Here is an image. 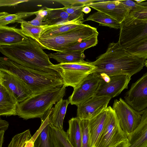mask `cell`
Returning a JSON list of instances; mask_svg holds the SVG:
<instances>
[{
	"label": "cell",
	"mask_w": 147,
	"mask_h": 147,
	"mask_svg": "<svg viewBox=\"0 0 147 147\" xmlns=\"http://www.w3.org/2000/svg\"><path fill=\"white\" fill-rule=\"evenodd\" d=\"M89 120H80V126L82 135V147H90Z\"/></svg>",
	"instance_id": "34"
},
{
	"label": "cell",
	"mask_w": 147,
	"mask_h": 147,
	"mask_svg": "<svg viewBox=\"0 0 147 147\" xmlns=\"http://www.w3.org/2000/svg\"><path fill=\"white\" fill-rule=\"evenodd\" d=\"M108 107L94 118L89 120L90 147H96L104 129L108 116Z\"/></svg>",
	"instance_id": "18"
},
{
	"label": "cell",
	"mask_w": 147,
	"mask_h": 147,
	"mask_svg": "<svg viewBox=\"0 0 147 147\" xmlns=\"http://www.w3.org/2000/svg\"><path fill=\"white\" fill-rule=\"evenodd\" d=\"M69 102L68 100L61 99L49 110V124L61 129H63V121Z\"/></svg>",
	"instance_id": "20"
},
{
	"label": "cell",
	"mask_w": 147,
	"mask_h": 147,
	"mask_svg": "<svg viewBox=\"0 0 147 147\" xmlns=\"http://www.w3.org/2000/svg\"><path fill=\"white\" fill-rule=\"evenodd\" d=\"M118 119L120 126L127 135L133 132L139 126L142 115L121 98L114 100L112 107Z\"/></svg>",
	"instance_id": "9"
},
{
	"label": "cell",
	"mask_w": 147,
	"mask_h": 147,
	"mask_svg": "<svg viewBox=\"0 0 147 147\" xmlns=\"http://www.w3.org/2000/svg\"><path fill=\"white\" fill-rule=\"evenodd\" d=\"M48 67L57 71L62 78L63 85L75 88L87 76L92 73L95 67L90 62L53 64Z\"/></svg>",
	"instance_id": "7"
},
{
	"label": "cell",
	"mask_w": 147,
	"mask_h": 147,
	"mask_svg": "<svg viewBox=\"0 0 147 147\" xmlns=\"http://www.w3.org/2000/svg\"><path fill=\"white\" fill-rule=\"evenodd\" d=\"M90 8L87 6H85L82 8V11L86 14H88L91 11Z\"/></svg>",
	"instance_id": "42"
},
{
	"label": "cell",
	"mask_w": 147,
	"mask_h": 147,
	"mask_svg": "<svg viewBox=\"0 0 147 147\" xmlns=\"http://www.w3.org/2000/svg\"><path fill=\"white\" fill-rule=\"evenodd\" d=\"M130 145L127 139L120 142L113 147H128Z\"/></svg>",
	"instance_id": "40"
},
{
	"label": "cell",
	"mask_w": 147,
	"mask_h": 147,
	"mask_svg": "<svg viewBox=\"0 0 147 147\" xmlns=\"http://www.w3.org/2000/svg\"><path fill=\"white\" fill-rule=\"evenodd\" d=\"M144 60L128 53L117 42L109 44L106 52L93 62V74L102 79L111 76L128 75L131 76L143 69Z\"/></svg>",
	"instance_id": "1"
},
{
	"label": "cell",
	"mask_w": 147,
	"mask_h": 147,
	"mask_svg": "<svg viewBox=\"0 0 147 147\" xmlns=\"http://www.w3.org/2000/svg\"><path fill=\"white\" fill-rule=\"evenodd\" d=\"M28 37L22 33L20 29L7 26H0V45L16 44Z\"/></svg>",
	"instance_id": "21"
},
{
	"label": "cell",
	"mask_w": 147,
	"mask_h": 147,
	"mask_svg": "<svg viewBox=\"0 0 147 147\" xmlns=\"http://www.w3.org/2000/svg\"><path fill=\"white\" fill-rule=\"evenodd\" d=\"M146 0H135L134 1L137 3H138L144 1Z\"/></svg>",
	"instance_id": "45"
},
{
	"label": "cell",
	"mask_w": 147,
	"mask_h": 147,
	"mask_svg": "<svg viewBox=\"0 0 147 147\" xmlns=\"http://www.w3.org/2000/svg\"><path fill=\"white\" fill-rule=\"evenodd\" d=\"M124 98L125 101L138 111L147 108V72L132 84Z\"/></svg>",
	"instance_id": "11"
},
{
	"label": "cell",
	"mask_w": 147,
	"mask_h": 147,
	"mask_svg": "<svg viewBox=\"0 0 147 147\" xmlns=\"http://www.w3.org/2000/svg\"><path fill=\"white\" fill-rule=\"evenodd\" d=\"M49 133L54 147H73L68 140L67 132L63 129L49 124Z\"/></svg>",
	"instance_id": "26"
},
{
	"label": "cell",
	"mask_w": 147,
	"mask_h": 147,
	"mask_svg": "<svg viewBox=\"0 0 147 147\" xmlns=\"http://www.w3.org/2000/svg\"><path fill=\"white\" fill-rule=\"evenodd\" d=\"M130 53L143 59H147V38L135 43L126 50Z\"/></svg>",
	"instance_id": "31"
},
{
	"label": "cell",
	"mask_w": 147,
	"mask_h": 147,
	"mask_svg": "<svg viewBox=\"0 0 147 147\" xmlns=\"http://www.w3.org/2000/svg\"><path fill=\"white\" fill-rule=\"evenodd\" d=\"M9 124L8 122L5 120L0 119V129L6 130L8 128Z\"/></svg>",
	"instance_id": "39"
},
{
	"label": "cell",
	"mask_w": 147,
	"mask_h": 147,
	"mask_svg": "<svg viewBox=\"0 0 147 147\" xmlns=\"http://www.w3.org/2000/svg\"><path fill=\"white\" fill-rule=\"evenodd\" d=\"M84 51H70L57 52L47 54L49 57L60 63H77L83 62L85 56Z\"/></svg>",
	"instance_id": "22"
},
{
	"label": "cell",
	"mask_w": 147,
	"mask_h": 147,
	"mask_svg": "<svg viewBox=\"0 0 147 147\" xmlns=\"http://www.w3.org/2000/svg\"><path fill=\"white\" fill-rule=\"evenodd\" d=\"M25 147H34L33 142L32 141L30 140L27 142Z\"/></svg>",
	"instance_id": "44"
},
{
	"label": "cell",
	"mask_w": 147,
	"mask_h": 147,
	"mask_svg": "<svg viewBox=\"0 0 147 147\" xmlns=\"http://www.w3.org/2000/svg\"><path fill=\"white\" fill-rule=\"evenodd\" d=\"M5 130L0 129V147H2L3 143L4 135Z\"/></svg>",
	"instance_id": "41"
},
{
	"label": "cell",
	"mask_w": 147,
	"mask_h": 147,
	"mask_svg": "<svg viewBox=\"0 0 147 147\" xmlns=\"http://www.w3.org/2000/svg\"><path fill=\"white\" fill-rule=\"evenodd\" d=\"M108 108L106 125L96 147H113L127 139V134L121 128L115 111L110 106Z\"/></svg>",
	"instance_id": "8"
},
{
	"label": "cell",
	"mask_w": 147,
	"mask_h": 147,
	"mask_svg": "<svg viewBox=\"0 0 147 147\" xmlns=\"http://www.w3.org/2000/svg\"><path fill=\"white\" fill-rule=\"evenodd\" d=\"M38 10L36 11L28 12H21L14 14H10L6 12L0 13V26H6L7 25L17 22L20 20L36 15Z\"/></svg>",
	"instance_id": "28"
},
{
	"label": "cell",
	"mask_w": 147,
	"mask_h": 147,
	"mask_svg": "<svg viewBox=\"0 0 147 147\" xmlns=\"http://www.w3.org/2000/svg\"><path fill=\"white\" fill-rule=\"evenodd\" d=\"M0 51L5 57L23 66L60 75L48 67L53 64L38 42L31 38L15 44L0 45Z\"/></svg>",
	"instance_id": "2"
},
{
	"label": "cell",
	"mask_w": 147,
	"mask_h": 147,
	"mask_svg": "<svg viewBox=\"0 0 147 147\" xmlns=\"http://www.w3.org/2000/svg\"><path fill=\"white\" fill-rule=\"evenodd\" d=\"M27 0H0V6H14L18 4L25 2L29 1Z\"/></svg>",
	"instance_id": "37"
},
{
	"label": "cell",
	"mask_w": 147,
	"mask_h": 147,
	"mask_svg": "<svg viewBox=\"0 0 147 147\" xmlns=\"http://www.w3.org/2000/svg\"><path fill=\"white\" fill-rule=\"evenodd\" d=\"M111 98L108 96H94L77 106V117L90 120L107 107Z\"/></svg>",
	"instance_id": "13"
},
{
	"label": "cell",
	"mask_w": 147,
	"mask_h": 147,
	"mask_svg": "<svg viewBox=\"0 0 147 147\" xmlns=\"http://www.w3.org/2000/svg\"><path fill=\"white\" fill-rule=\"evenodd\" d=\"M38 13L36 15V16L34 19L31 21H26L27 23L37 27L48 26L45 22H43L44 18L38 14Z\"/></svg>",
	"instance_id": "36"
},
{
	"label": "cell",
	"mask_w": 147,
	"mask_h": 147,
	"mask_svg": "<svg viewBox=\"0 0 147 147\" xmlns=\"http://www.w3.org/2000/svg\"><path fill=\"white\" fill-rule=\"evenodd\" d=\"M141 7L147 9V1L145 0L144 1L140 3H137Z\"/></svg>",
	"instance_id": "43"
},
{
	"label": "cell",
	"mask_w": 147,
	"mask_h": 147,
	"mask_svg": "<svg viewBox=\"0 0 147 147\" xmlns=\"http://www.w3.org/2000/svg\"><path fill=\"white\" fill-rule=\"evenodd\" d=\"M119 1L126 6L130 11L135 9L138 5V4L132 0H119Z\"/></svg>",
	"instance_id": "38"
},
{
	"label": "cell",
	"mask_w": 147,
	"mask_h": 147,
	"mask_svg": "<svg viewBox=\"0 0 147 147\" xmlns=\"http://www.w3.org/2000/svg\"><path fill=\"white\" fill-rule=\"evenodd\" d=\"M0 70L11 74L23 81L34 96L63 84L60 75L23 66L6 57L0 58Z\"/></svg>",
	"instance_id": "3"
},
{
	"label": "cell",
	"mask_w": 147,
	"mask_h": 147,
	"mask_svg": "<svg viewBox=\"0 0 147 147\" xmlns=\"http://www.w3.org/2000/svg\"><path fill=\"white\" fill-rule=\"evenodd\" d=\"M21 24V30L22 33L26 36L37 41L39 39L41 32L48 26L41 27L34 26L22 20L18 22Z\"/></svg>",
	"instance_id": "29"
},
{
	"label": "cell",
	"mask_w": 147,
	"mask_h": 147,
	"mask_svg": "<svg viewBox=\"0 0 147 147\" xmlns=\"http://www.w3.org/2000/svg\"><path fill=\"white\" fill-rule=\"evenodd\" d=\"M144 65L146 67H147V59L145 60L144 62Z\"/></svg>",
	"instance_id": "46"
},
{
	"label": "cell",
	"mask_w": 147,
	"mask_h": 147,
	"mask_svg": "<svg viewBox=\"0 0 147 147\" xmlns=\"http://www.w3.org/2000/svg\"><path fill=\"white\" fill-rule=\"evenodd\" d=\"M82 24L71 23L48 26L41 32L39 38H49L62 34Z\"/></svg>",
	"instance_id": "24"
},
{
	"label": "cell",
	"mask_w": 147,
	"mask_h": 147,
	"mask_svg": "<svg viewBox=\"0 0 147 147\" xmlns=\"http://www.w3.org/2000/svg\"><path fill=\"white\" fill-rule=\"evenodd\" d=\"M62 4L65 7L74 6L76 4L86 5L89 3L97 2L100 0H57L54 1Z\"/></svg>",
	"instance_id": "35"
},
{
	"label": "cell",
	"mask_w": 147,
	"mask_h": 147,
	"mask_svg": "<svg viewBox=\"0 0 147 147\" xmlns=\"http://www.w3.org/2000/svg\"><path fill=\"white\" fill-rule=\"evenodd\" d=\"M92 21L98 23L100 26H108L117 29L120 28V23L108 15L97 11L90 15L85 21Z\"/></svg>",
	"instance_id": "27"
},
{
	"label": "cell",
	"mask_w": 147,
	"mask_h": 147,
	"mask_svg": "<svg viewBox=\"0 0 147 147\" xmlns=\"http://www.w3.org/2000/svg\"><path fill=\"white\" fill-rule=\"evenodd\" d=\"M102 78L93 73L86 77L69 97V103L78 106L95 96Z\"/></svg>",
	"instance_id": "10"
},
{
	"label": "cell",
	"mask_w": 147,
	"mask_h": 147,
	"mask_svg": "<svg viewBox=\"0 0 147 147\" xmlns=\"http://www.w3.org/2000/svg\"><path fill=\"white\" fill-rule=\"evenodd\" d=\"M110 77L107 82L102 79L95 96H108L111 98L118 96L128 85L131 78L128 75L114 76Z\"/></svg>",
	"instance_id": "12"
},
{
	"label": "cell",
	"mask_w": 147,
	"mask_h": 147,
	"mask_svg": "<svg viewBox=\"0 0 147 147\" xmlns=\"http://www.w3.org/2000/svg\"><path fill=\"white\" fill-rule=\"evenodd\" d=\"M140 112L142 116L139 126L127 135L130 144L128 147H147V108Z\"/></svg>",
	"instance_id": "17"
},
{
	"label": "cell",
	"mask_w": 147,
	"mask_h": 147,
	"mask_svg": "<svg viewBox=\"0 0 147 147\" xmlns=\"http://www.w3.org/2000/svg\"><path fill=\"white\" fill-rule=\"evenodd\" d=\"M19 103L15 94L8 88L0 85V115H18Z\"/></svg>",
	"instance_id": "16"
},
{
	"label": "cell",
	"mask_w": 147,
	"mask_h": 147,
	"mask_svg": "<svg viewBox=\"0 0 147 147\" xmlns=\"http://www.w3.org/2000/svg\"><path fill=\"white\" fill-rule=\"evenodd\" d=\"M32 136L29 129L15 135L12 138L8 147H25Z\"/></svg>",
	"instance_id": "32"
},
{
	"label": "cell",
	"mask_w": 147,
	"mask_h": 147,
	"mask_svg": "<svg viewBox=\"0 0 147 147\" xmlns=\"http://www.w3.org/2000/svg\"><path fill=\"white\" fill-rule=\"evenodd\" d=\"M84 5L65 7L62 9L68 14L70 21L72 22L82 24L84 14L82 11Z\"/></svg>",
	"instance_id": "30"
},
{
	"label": "cell",
	"mask_w": 147,
	"mask_h": 147,
	"mask_svg": "<svg viewBox=\"0 0 147 147\" xmlns=\"http://www.w3.org/2000/svg\"><path fill=\"white\" fill-rule=\"evenodd\" d=\"M98 34L96 28L88 24H82L62 34L39 38L37 42L43 49L63 52L68 47Z\"/></svg>",
	"instance_id": "5"
},
{
	"label": "cell",
	"mask_w": 147,
	"mask_h": 147,
	"mask_svg": "<svg viewBox=\"0 0 147 147\" xmlns=\"http://www.w3.org/2000/svg\"><path fill=\"white\" fill-rule=\"evenodd\" d=\"M49 110L41 119L40 126L32 136L31 140L33 142L34 147H54L49 133Z\"/></svg>",
	"instance_id": "19"
},
{
	"label": "cell",
	"mask_w": 147,
	"mask_h": 147,
	"mask_svg": "<svg viewBox=\"0 0 147 147\" xmlns=\"http://www.w3.org/2000/svg\"><path fill=\"white\" fill-rule=\"evenodd\" d=\"M80 120L73 117L68 121L69 128L67 131L68 140L73 147H82V135Z\"/></svg>",
	"instance_id": "23"
},
{
	"label": "cell",
	"mask_w": 147,
	"mask_h": 147,
	"mask_svg": "<svg viewBox=\"0 0 147 147\" xmlns=\"http://www.w3.org/2000/svg\"><path fill=\"white\" fill-rule=\"evenodd\" d=\"M66 87L63 84L19 103L17 106L18 115L26 120L42 119L54 105L63 99L65 93Z\"/></svg>",
	"instance_id": "4"
},
{
	"label": "cell",
	"mask_w": 147,
	"mask_h": 147,
	"mask_svg": "<svg viewBox=\"0 0 147 147\" xmlns=\"http://www.w3.org/2000/svg\"><path fill=\"white\" fill-rule=\"evenodd\" d=\"M118 43L126 50L135 43L147 38V19H138L129 12L120 23Z\"/></svg>",
	"instance_id": "6"
},
{
	"label": "cell",
	"mask_w": 147,
	"mask_h": 147,
	"mask_svg": "<svg viewBox=\"0 0 147 147\" xmlns=\"http://www.w3.org/2000/svg\"><path fill=\"white\" fill-rule=\"evenodd\" d=\"M69 17L68 14L63 10L62 8H51L43 22L48 26L73 23L70 21Z\"/></svg>",
	"instance_id": "25"
},
{
	"label": "cell",
	"mask_w": 147,
	"mask_h": 147,
	"mask_svg": "<svg viewBox=\"0 0 147 147\" xmlns=\"http://www.w3.org/2000/svg\"><path fill=\"white\" fill-rule=\"evenodd\" d=\"M98 35H96L78 43L67 48L64 52L70 51H84L87 49L95 46L98 43Z\"/></svg>",
	"instance_id": "33"
},
{
	"label": "cell",
	"mask_w": 147,
	"mask_h": 147,
	"mask_svg": "<svg viewBox=\"0 0 147 147\" xmlns=\"http://www.w3.org/2000/svg\"><path fill=\"white\" fill-rule=\"evenodd\" d=\"M105 14L119 23L124 20L130 11L119 0H100L84 5Z\"/></svg>",
	"instance_id": "15"
},
{
	"label": "cell",
	"mask_w": 147,
	"mask_h": 147,
	"mask_svg": "<svg viewBox=\"0 0 147 147\" xmlns=\"http://www.w3.org/2000/svg\"><path fill=\"white\" fill-rule=\"evenodd\" d=\"M0 85L8 88L16 95L19 103L34 96L27 85L17 77L0 70Z\"/></svg>",
	"instance_id": "14"
}]
</instances>
